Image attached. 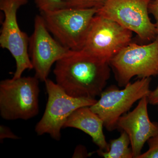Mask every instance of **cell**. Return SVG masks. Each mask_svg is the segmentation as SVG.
Instances as JSON below:
<instances>
[{
    "label": "cell",
    "mask_w": 158,
    "mask_h": 158,
    "mask_svg": "<svg viewBox=\"0 0 158 158\" xmlns=\"http://www.w3.org/2000/svg\"><path fill=\"white\" fill-rule=\"evenodd\" d=\"M108 61L86 51H71L56 63V83L74 97L95 98L100 95L110 77Z\"/></svg>",
    "instance_id": "obj_1"
},
{
    "label": "cell",
    "mask_w": 158,
    "mask_h": 158,
    "mask_svg": "<svg viewBox=\"0 0 158 158\" xmlns=\"http://www.w3.org/2000/svg\"><path fill=\"white\" fill-rule=\"evenodd\" d=\"M149 13L153 15L156 20L155 25L157 36H158V0L151 1L148 7Z\"/></svg>",
    "instance_id": "obj_18"
},
{
    "label": "cell",
    "mask_w": 158,
    "mask_h": 158,
    "mask_svg": "<svg viewBox=\"0 0 158 158\" xmlns=\"http://www.w3.org/2000/svg\"><path fill=\"white\" fill-rule=\"evenodd\" d=\"M66 8L89 9L101 7L106 0H63Z\"/></svg>",
    "instance_id": "obj_14"
},
{
    "label": "cell",
    "mask_w": 158,
    "mask_h": 158,
    "mask_svg": "<svg viewBox=\"0 0 158 158\" xmlns=\"http://www.w3.org/2000/svg\"><path fill=\"white\" fill-rule=\"evenodd\" d=\"M129 137L126 133L123 131L120 136L110 141V148L104 152L99 149L98 154L105 158H133Z\"/></svg>",
    "instance_id": "obj_13"
},
{
    "label": "cell",
    "mask_w": 158,
    "mask_h": 158,
    "mask_svg": "<svg viewBox=\"0 0 158 158\" xmlns=\"http://www.w3.org/2000/svg\"><path fill=\"white\" fill-rule=\"evenodd\" d=\"M148 103L150 104L157 106L158 105V86L153 91H151L148 96Z\"/></svg>",
    "instance_id": "obj_20"
},
{
    "label": "cell",
    "mask_w": 158,
    "mask_h": 158,
    "mask_svg": "<svg viewBox=\"0 0 158 158\" xmlns=\"http://www.w3.org/2000/svg\"><path fill=\"white\" fill-rule=\"evenodd\" d=\"M152 0H106L97 14L116 22L148 42L157 36L155 25L149 17Z\"/></svg>",
    "instance_id": "obj_8"
},
{
    "label": "cell",
    "mask_w": 158,
    "mask_h": 158,
    "mask_svg": "<svg viewBox=\"0 0 158 158\" xmlns=\"http://www.w3.org/2000/svg\"><path fill=\"white\" fill-rule=\"evenodd\" d=\"M6 138L18 140L20 138L15 135L9 127L1 125L0 126V141L1 143H2L3 140Z\"/></svg>",
    "instance_id": "obj_17"
},
{
    "label": "cell",
    "mask_w": 158,
    "mask_h": 158,
    "mask_svg": "<svg viewBox=\"0 0 158 158\" xmlns=\"http://www.w3.org/2000/svg\"><path fill=\"white\" fill-rule=\"evenodd\" d=\"M109 63L120 87H125L134 77L143 78L158 75V36L145 45L130 43Z\"/></svg>",
    "instance_id": "obj_4"
},
{
    "label": "cell",
    "mask_w": 158,
    "mask_h": 158,
    "mask_svg": "<svg viewBox=\"0 0 158 158\" xmlns=\"http://www.w3.org/2000/svg\"><path fill=\"white\" fill-rule=\"evenodd\" d=\"M40 12L66 8L63 0H34Z\"/></svg>",
    "instance_id": "obj_15"
},
{
    "label": "cell",
    "mask_w": 158,
    "mask_h": 158,
    "mask_svg": "<svg viewBox=\"0 0 158 158\" xmlns=\"http://www.w3.org/2000/svg\"><path fill=\"white\" fill-rule=\"evenodd\" d=\"M98 9L64 8L40 15L55 39L70 50L79 51L84 47Z\"/></svg>",
    "instance_id": "obj_2"
},
{
    "label": "cell",
    "mask_w": 158,
    "mask_h": 158,
    "mask_svg": "<svg viewBox=\"0 0 158 158\" xmlns=\"http://www.w3.org/2000/svg\"><path fill=\"white\" fill-rule=\"evenodd\" d=\"M149 148L138 158H158V133L148 141Z\"/></svg>",
    "instance_id": "obj_16"
},
{
    "label": "cell",
    "mask_w": 158,
    "mask_h": 158,
    "mask_svg": "<svg viewBox=\"0 0 158 158\" xmlns=\"http://www.w3.org/2000/svg\"><path fill=\"white\" fill-rule=\"evenodd\" d=\"M28 0H0V9L5 18L0 34V46L10 52L16 62L13 78L20 77L27 69H33L29 54L30 37L20 29L17 13Z\"/></svg>",
    "instance_id": "obj_7"
},
{
    "label": "cell",
    "mask_w": 158,
    "mask_h": 158,
    "mask_svg": "<svg viewBox=\"0 0 158 158\" xmlns=\"http://www.w3.org/2000/svg\"><path fill=\"white\" fill-rule=\"evenodd\" d=\"M48 98L45 111L35 128L37 135L48 134L54 140L61 138V130L74 111L90 106L96 102L94 98L74 97L69 95L56 83L48 78L44 82Z\"/></svg>",
    "instance_id": "obj_5"
},
{
    "label": "cell",
    "mask_w": 158,
    "mask_h": 158,
    "mask_svg": "<svg viewBox=\"0 0 158 158\" xmlns=\"http://www.w3.org/2000/svg\"><path fill=\"white\" fill-rule=\"evenodd\" d=\"M46 26L42 15H36L34 30L29 39V54L35 76L45 82L52 66L71 51L52 37Z\"/></svg>",
    "instance_id": "obj_10"
},
{
    "label": "cell",
    "mask_w": 158,
    "mask_h": 158,
    "mask_svg": "<svg viewBox=\"0 0 158 158\" xmlns=\"http://www.w3.org/2000/svg\"><path fill=\"white\" fill-rule=\"evenodd\" d=\"M40 80L22 76L0 82V115L7 120H28L39 112Z\"/></svg>",
    "instance_id": "obj_3"
},
{
    "label": "cell",
    "mask_w": 158,
    "mask_h": 158,
    "mask_svg": "<svg viewBox=\"0 0 158 158\" xmlns=\"http://www.w3.org/2000/svg\"><path fill=\"white\" fill-rule=\"evenodd\" d=\"M148 97H144L132 111L122 116L117 122V128L129 137L133 158H138L145 142L158 133V124L148 116Z\"/></svg>",
    "instance_id": "obj_11"
},
{
    "label": "cell",
    "mask_w": 158,
    "mask_h": 158,
    "mask_svg": "<svg viewBox=\"0 0 158 158\" xmlns=\"http://www.w3.org/2000/svg\"><path fill=\"white\" fill-rule=\"evenodd\" d=\"M90 154L88 153L87 149L83 145H78L76 148L73 158H85L90 156Z\"/></svg>",
    "instance_id": "obj_19"
},
{
    "label": "cell",
    "mask_w": 158,
    "mask_h": 158,
    "mask_svg": "<svg viewBox=\"0 0 158 158\" xmlns=\"http://www.w3.org/2000/svg\"><path fill=\"white\" fill-rule=\"evenodd\" d=\"M103 121L90 109V106L79 108L69 116L64 125L63 128H74L88 134L99 149L108 151L110 144L106 141L104 134Z\"/></svg>",
    "instance_id": "obj_12"
},
{
    "label": "cell",
    "mask_w": 158,
    "mask_h": 158,
    "mask_svg": "<svg viewBox=\"0 0 158 158\" xmlns=\"http://www.w3.org/2000/svg\"><path fill=\"white\" fill-rule=\"evenodd\" d=\"M150 82V77L143 78L130 82L121 90L111 87L102 91L100 98L90 109L101 118L107 130L114 131L119 118L136 102L148 96Z\"/></svg>",
    "instance_id": "obj_6"
},
{
    "label": "cell",
    "mask_w": 158,
    "mask_h": 158,
    "mask_svg": "<svg viewBox=\"0 0 158 158\" xmlns=\"http://www.w3.org/2000/svg\"><path fill=\"white\" fill-rule=\"evenodd\" d=\"M132 33L113 20L97 13L82 50L110 62L131 42Z\"/></svg>",
    "instance_id": "obj_9"
}]
</instances>
